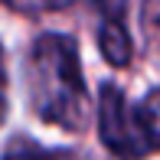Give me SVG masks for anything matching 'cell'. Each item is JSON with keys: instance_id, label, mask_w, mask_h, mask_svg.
I'll list each match as a JSON object with an SVG mask.
<instances>
[{"instance_id": "obj_1", "label": "cell", "mask_w": 160, "mask_h": 160, "mask_svg": "<svg viewBox=\"0 0 160 160\" xmlns=\"http://www.w3.org/2000/svg\"><path fill=\"white\" fill-rule=\"evenodd\" d=\"M26 95L36 118L62 131L88 124V85L78 46L65 33H42L26 56Z\"/></svg>"}, {"instance_id": "obj_2", "label": "cell", "mask_w": 160, "mask_h": 160, "mask_svg": "<svg viewBox=\"0 0 160 160\" xmlns=\"http://www.w3.org/2000/svg\"><path fill=\"white\" fill-rule=\"evenodd\" d=\"M98 134L118 160L160 154V88L131 101L114 82H105L98 95Z\"/></svg>"}, {"instance_id": "obj_3", "label": "cell", "mask_w": 160, "mask_h": 160, "mask_svg": "<svg viewBox=\"0 0 160 160\" xmlns=\"http://www.w3.org/2000/svg\"><path fill=\"white\" fill-rule=\"evenodd\" d=\"M98 49L101 56L108 59V65H114V69H121V65L131 62V56H134V46H131V33L124 26V20H111V17H98Z\"/></svg>"}, {"instance_id": "obj_4", "label": "cell", "mask_w": 160, "mask_h": 160, "mask_svg": "<svg viewBox=\"0 0 160 160\" xmlns=\"http://www.w3.org/2000/svg\"><path fill=\"white\" fill-rule=\"evenodd\" d=\"M3 160H88V157H85V154H75V150H46V147L23 144V147L7 150Z\"/></svg>"}, {"instance_id": "obj_5", "label": "cell", "mask_w": 160, "mask_h": 160, "mask_svg": "<svg viewBox=\"0 0 160 160\" xmlns=\"http://www.w3.org/2000/svg\"><path fill=\"white\" fill-rule=\"evenodd\" d=\"M10 10H20V13H52V10H62L69 7L72 0H3Z\"/></svg>"}, {"instance_id": "obj_6", "label": "cell", "mask_w": 160, "mask_h": 160, "mask_svg": "<svg viewBox=\"0 0 160 160\" xmlns=\"http://www.w3.org/2000/svg\"><path fill=\"white\" fill-rule=\"evenodd\" d=\"M144 33H147V42L160 49V0L144 3Z\"/></svg>"}, {"instance_id": "obj_7", "label": "cell", "mask_w": 160, "mask_h": 160, "mask_svg": "<svg viewBox=\"0 0 160 160\" xmlns=\"http://www.w3.org/2000/svg\"><path fill=\"white\" fill-rule=\"evenodd\" d=\"M7 111V65H3V49H0V121Z\"/></svg>"}]
</instances>
